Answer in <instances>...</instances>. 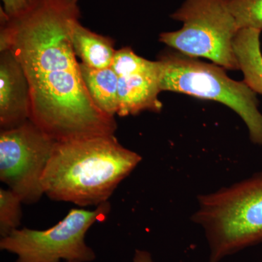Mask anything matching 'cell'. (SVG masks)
<instances>
[{
  "label": "cell",
  "instance_id": "1",
  "mask_svg": "<svg viewBox=\"0 0 262 262\" xmlns=\"http://www.w3.org/2000/svg\"><path fill=\"white\" fill-rule=\"evenodd\" d=\"M78 4L37 0L32 9L8 18L0 10V50L10 49L28 80L30 120L57 141L115 135L117 123L91 98L71 42Z\"/></svg>",
  "mask_w": 262,
  "mask_h": 262
},
{
  "label": "cell",
  "instance_id": "2",
  "mask_svg": "<svg viewBox=\"0 0 262 262\" xmlns=\"http://www.w3.org/2000/svg\"><path fill=\"white\" fill-rule=\"evenodd\" d=\"M141 160L115 135L57 141L43 174V191L53 201L97 207Z\"/></svg>",
  "mask_w": 262,
  "mask_h": 262
},
{
  "label": "cell",
  "instance_id": "3",
  "mask_svg": "<svg viewBox=\"0 0 262 262\" xmlns=\"http://www.w3.org/2000/svg\"><path fill=\"white\" fill-rule=\"evenodd\" d=\"M194 223L206 230L212 261L262 242V173L198 198Z\"/></svg>",
  "mask_w": 262,
  "mask_h": 262
},
{
  "label": "cell",
  "instance_id": "4",
  "mask_svg": "<svg viewBox=\"0 0 262 262\" xmlns=\"http://www.w3.org/2000/svg\"><path fill=\"white\" fill-rule=\"evenodd\" d=\"M161 91H171L226 105L241 117L253 144L262 146V114L256 93L244 81L229 78L225 69L178 51L160 54Z\"/></svg>",
  "mask_w": 262,
  "mask_h": 262
},
{
  "label": "cell",
  "instance_id": "5",
  "mask_svg": "<svg viewBox=\"0 0 262 262\" xmlns=\"http://www.w3.org/2000/svg\"><path fill=\"white\" fill-rule=\"evenodd\" d=\"M182 28L160 34V42L192 58H204L227 70H239L233 41L238 32L228 0H185L171 15Z\"/></svg>",
  "mask_w": 262,
  "mask_h": 262
},
{
  "label": "cell",
  "instance_id": "6",
  "mask_svg": "<svg viewBox=\"0 0 262 262\" xmlns=\"http://www.w3.org/2000/svg\"><path fill=\"white\" fill-rule=\"evenodd\" d=\"M110 208L108 202L94 211L73 208L57 225L46 230L15 229L2 237L0 248L17 255L15 262L94 261L96 254L84 238L96 222L106 220Z\"/></svg>",
  "mask_w": 262,
  "mask_h": 262
},
{
  "label": "cell",
  "instance_id": "7",
  "mask_svg": "<svg viewBox=\"0 0 262 262\" xmlns=\"http://www.w3.org/2000/svg\"><path fill=\"white\" fill-rule=\"evenodd\" d=\"M57 141L31 120L0 132V180L24 204H34L43 194V174Z\"/></svg>",
  "mask_w": 262,
  "mask_h": 262
},
{
  "label": "cell",
  "instance_id": "8",
  "mask_svg": "<svg viewBox=\"0 0 262 262\" xmlns=\"http://www.w3.org/2000/svg\"><path fill=\"white\" fill-rule=\"evenodd\" d=\"M30 89L21 65L10 49L0 50V127L14 128L30 120Z\"/></svg>",
  "mask_w": 262,
  "mask_h": 262
},
{
  "label": "cell",
  "instance_id": "9",
  "mask_svg": "<svg viewBox=\"0 0 262 262\" xmlns=\"http://www.w3.org/2000/svg\"><path fill=\"white\" fill-rule=\"evenodd\" d=\"M161 64L150 61L149 64L135 73L119 77L118 111L120 117L139 115L149 111L159 113L163 103L158 98L160 89Z\"/></svg>",
  "mask_w": 262,
  "mask_h": 262
},
{
  "label": "cell",
  "instance_id": "10",
  "mask_svg": "<svg viewBox=\"0 0 262 262\" xmlns=\"http://www.w3.org/2000/svg\"><path fill=\"white\" fill-rule=\"evenodd\" d=\"M71 42L76 56L81 63L94 69L111 67L116 50L111 37L92 32L80 24V19L74 20L71 27Z\"/></svg>",
  "mask_w": 262,
  "mask_h": 262
},
{
  "label": "cell",
  "instance_id": "11",
  "mask_svg": "<svg viewBox=\"0 0 262 262\" xmlns=\"http://www.w3.org/2000/svg\"><path fill=\"white\" fill-rule=\"evenodd\" d=\"M261 32L256 29H239L234 39L233 48L244 82L253 92L262 96Z\"/></svg>",
  "mask_w": 262,
  "mask_h": 262
},
{
  "label": "cell",
  "instance_id": "12",
  "mask_svg": "<svg viewBox=\"0 0 262 262\" xmlns=\"http://www.w3.org/2000/svg\"><path fill=\"white\" fill-rule=\"evenodd\" d=\"M81 75L96 106L108 116L118 111L119 77L112 67L94 69L80 63Z\"/></svg>",
  "mask_w": 262,
  "mask_h": 262
},
{
  "label": "cell",
  "instance_id": "13",
  "mask_svg": "<svg viewBox=\"0 0 262 262\" xmlns=\"http://www.w3.org/2000/svg\"><path fill=\"white\" fill-rule=\"evenodd\" d=\"M22 201L10 189H0V234L2 237L9 235L18 229L21 221Z\"/></svg>",
  "mask_w": 262,
  "mask_h": 262
},
{
  "label": "cell",
  "instance_id": "14",
  "mask_svg": "<svg viewBox=\"0 0 262 262\" xmlns=\"http://www.w3.org/2000/svg\"><path fill=\"white\" fill-rule=\"evenodd\" d=\"M228 6L239 30L262 32V0H228Z\"/></svg>",
  "mask_w": 262,
  "mask_h": 262
},
{
  "label": "cell",
  "instance_id": "15",
  "mask_svg": "<svg viewBox=\"0 0 262 262\" xmlns=\"http://www.w3.org/2000/svg\"><path fill=\"white\" fill-rule=\"evenodd\" d=\"M149 62L136 54L132 48L125 47L116 51L111 67L119 77H125L144 68Z\"/></svg>",
  "mask_w": 262,
  "mask_h": 262
},
{
  "label": "cell",
  "instance_id": "16",
  "mask_svg": "<svg viewBox=\"0 0 262 262\" xmlns=\"http://www.w3.org/2000/svg\"><path fill=\"white\" fill-rule=\"evenodd\" d=\"M3 5L1 11L8 18H14L20 16L32 9L37 0H1Z\"/></svg>",
  "mask_w": 262,
  "mask_h": 262
},
{
  "label": "cell",
  "instance_id": "17",
  "mask_svg": "<svg viewBox=\"0 0 262 262\" xmlns=\"http://www.w3.org/2000/svg\"><path fill=\"white\" fill-rule=\"evenodd\" d=\"M134 262H154L151 258V255L146 251L137 250L134 258Z\"/></svg>",
  "mask_w": 262,
  "mask_h": 262
},
{
  "label": "cell",
  "instance_id": "18",
  "mask_svg": "<svg viewBox=\"0 0 262 262\" xmlns=\"http://www.w3.org/2000/svg\"><path fill=\"white\" fill-rule=\"evenodd\" d=\"M70 3H74V4H78L79 0H68Z\"/></svg>",
  "mask_w": 262,
  "mask_h": 262
},
{
  "label": "cell",
  "instance_id": "19",
  "mask_svg": "<svg viewBox=\"0 0 262 262\" xmlns=\"http://www.w3.org/2000/svg\"><path fill=\"white\" fill-rule=\"evenodd\" d=\"M67 262H80L77 261H67Z\"/></svg>",
  "mask_w": 262,
  "mask_h": 262
}]
</instances>
